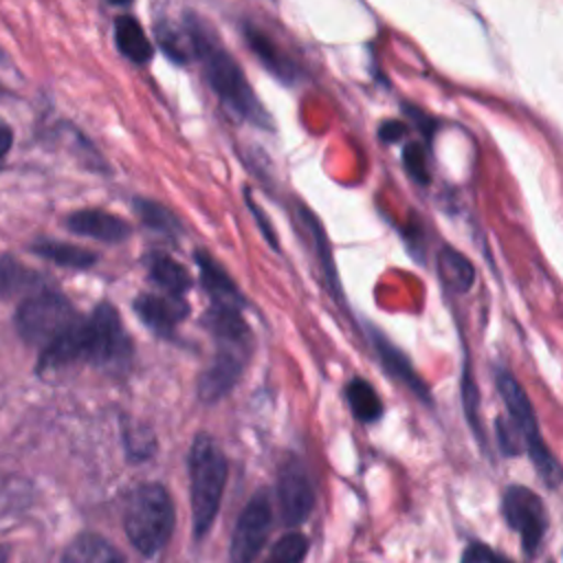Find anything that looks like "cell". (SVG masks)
<instances>
[{
    "instance_id": "obj_1",
    "label": "cell",
    "mask_w": 563,
    "mask_h": 563,
    "mask_svg": "<svg viewBox=\"0 0 563 563\" xmlns=\"http://www.w3.org/2000/svg\"><path fill=\"white\" fill-rule=\"evenodd\" d=\"M75 361H88L103 369L128 365L130 339L112 306H97L88 319H79L64 336L42 350L40 367L57 369Z\"/></svg>"
},
{
    "instance_id": "obj_2",
    "label": "cell",
    "mask_w": 563,
    "mask_h": 563,
    "mask_svg": "<svg viewBox=\"0 0 563 563\" xmlns=\"http://www.w3.org/2000/svg\"><path fill=\"white\" fill-rule=\"evenodd\" d=\"M187 35L191 42L194 53L202 62L205 77L218 99L233 110L238 117L255 123V125H268V114L260 106L257 97L253 95L246 75L242 73L240 64L231 57V53L216 40V35L209 31V26L200 20H189Z\"/></svg>"
},
{
    "instance_id": "obj_3",
    "label": "cell",
    "mask_w": 563,
    "mask_h": 563,
    "mask_svg": "<svg viewBox=\"0 0 563 563\" xmlns=\"http://www.w3.org/2000/svg\"><path fill=\"white\" fill-rule=\"evenodd\" d=\"M495 385H497V391L506 407V413L521 438L523 451L530 455L539 477L550 488H556L559 482L563 479V471L541 435L537 411H534L530 396L526 394V389L521 387L517 376L508 367H501V365L495 367Z\"/></svg>"
},
{
    "instance_id": "obj_4",
    "label": "cell",
    "mask_w": 563,
    "mask_h": 563,
    "mask_svg": "<svg viewBox=\"0 0 563 563\" xmlns=\"http://www.w3.org/2000/svg\"><path fill=\"white\" fill-rule=\"evenodd\" d=\"M189 479L194 532L196 537H202L216 519L227 482V457L220 451L218 442L207 433H200L191 444Z\"/></svg>"
},
{
    "instance_id": "obj_5",
    "label": "cell",
    "mask_w": 563,
    "mask_h": 563,
    "mask_svg": "<svg viewBox=\"0 0 563 563\" xmlns=\"http://www.w3.org/2000/svg\"><path fill=\"white\" fill-rule=\"evenodd\" d=\"M125 532L132 545L145 554H156L172 534L174 504L161 484H141L125 506Z\"/></svg>"
},
{
    "instance_id": "obj_6",
    "label": "cell",
    "mask_w": 563,
    "mask_h": 563,
    "mask_svg": "<svg viewBox=\"0 0 563 563\" xmlns=\"http://www.w3.org/2000/svg\"><path fill=\"white\" fill-rule=\"evenodd\" d=\"M77 321L79 317L68 299L51 290L31 295L26 301H22L15 314V325L22 339L42 350L64 336Z\"/></svg>"
},
{
    "instance_id": "obj_7",
    "label": "cell",
    "mask_w": 563,
    "mask_h": 563,
    "mask_svg": "<svg viewBox=\"0 0 563 563\" xmlns=\"http://www.w3.org/2000/svg\"><path fill=\"white\" fill-rule=\"evenodd\" d=\"M501 515L506 526L519 534L523 554L534 556L548 530V510L543 499L523 484H510L501 495Z\"/></svg>"
},
{
    "instance_id": "obj_8",
    "label": "cell",
    "mask_w": 563,
    "mask_h": 563,
    "mask_svg": "<svg viewBox=\"0 0 563 563\" xmlns=\"http://www.w3.org/2000/svg\"><path fill=\"white\" fill-rule=\"evenodd\" d=\"M271 530V504L264 493L255 495L242 510L229 548L231 563H253Z\"/></svg>"
},
{
    "instance_id": "obj_9",
    "label": "cell",
    "mask_w": 563,
    "mask_h": 563,
    "mask_svg": "<svg viewBox=\"0 0 563 563\" xmlns=\"http://www.w3.org/2000/svg\"><path fill=\"white\" fill-rule=\"evenodd\" d=\"M277 497L282 519L288 526H299L308 519L314 506V490L301 462L288 460L277 475Z\"/></svg>"
},
{
    "instance_id": "obj_10",
    "label": "cell",
    "mask_w": 563,
    "mask_h": 563,
    "mask_svg": "<svg viewBox=\"0 0 563 563\" xmlns=\"http://www.w3.org/2000/svg\"><path fill=\"white\" fill-rule=\"evenodd\" d=\"M218 356L213 365L200 376V398L216 400L231 389L242 372L246 356V336H216Z\"/></svg>"
},
{
    "instance_id": "obj_11",
    "label": "cell",
    "mask_w": 563,
    "mask_h": 563,
    "mask_svg": "<svg viewBox=\"0 0 563 563\" xmlns=\"http://www.w3.org/2000/svg\"><path fill=\"white\" fill-rule=\"evenodd\" d=\"M372 343L374 350L378 354V361L383 365V369L398 380L400 385H405L420 402L431 405V389L427 387V383L420 378V374L413 369L411 361L407 358V354L402 350H398L396 345H391L383 334L372 332Z\"/></svg>"
},
{
    "instance_id": "obj_12",
    "label": "cell",
    "mask_w": 563,
    "mask_h": 563,
    "mask_svg": "<svg viewBox=\"0 0 563 563\" xmlns=\"http://www.w3.org/2000/svg\"><path fill=\"white\" fill-rule=\"evenodd\" d=\"M134 308L139 312V317L158 334H169L176 323L187 314V303L183 301V297L165 292L163 295H154V292H145L141 297H136Z\"/></svg>"
},
{
    "instance_id": "obj_13",
    "label": "cell",
    "mask_w": 563,
    "mask_h": 563,
    "mask_svg": "<svg viewBox=\"0 0 563 563\" xmlns=\"http://www.w3.org/2000/svg\"><path fill=\"white\" fill-rule=\"evenodd\" d=\"M66 227L73 233L97 238V240H103V242H121L130 235V224L123 218L112 216V213L101 211V209L75 211L66 218Z\"/></svg>"
},
{
    "instance_id": "obj_14",
    "label": "cell",
    "mask_w": 563,
    "mask_h": 563,
    "mask_svg": "<svg viewBox=\"0 0 563 563\" xmlns=\"http://www.w3.org/2000/svg\"><path fill=\"white\" fill-rule=\"evenodd\" d=\"M196 262L200 266V277H202V284H205L211 301H213V308L240 312L242 297H240L238 288L233 286V282L229 279V275L207 253H198Z\"/></svg>"
},
{
    "instance_id": "obj_15",
    "label": "cell",
    "mask_w": 563,
    "mask_h": 563,
    "mask_svg": "<svg viewBox=\"0 0 563 563\" xmlns=\"http://www.w3.org/2000/svg\"><path fill=\"white\" fill-rule=\"evenodd\" d=\"M438 277L451 292H468L475 284V266L457 249L444 244L435 255Z\"/></svg>"
},
{
    "instance_id": "obj_16",
    "label": "cell",
    "mask_w": 563,
    "mask_h": 563,
    "mask_svg": "<svg viewBox=\"0 0 563 563\" xmlns=\"http://www.w3.org/2000/svg\"><path fill=\"white\" fill-rule=\"evenodd\" d=\"M244 35H246V42H249V46L253 48V53L260 57V62H262L275 77H279L282 81H295L297 68H295L292 59L286 57L284 51H282L266 33H262V31L255 29V26H246V29H244Z\"/></svg>"
},
{
    "instance_id": "obj_17",
    "label": "cell",
    "mask_w": 563,
    "mask_h": 563,
    "mask_svg": "<svg viewBox=\"0 0 563 563\" xmlns=\"http://www.w3.org/2000/svg\"><path fill=\"white\" fill-rule=\"evenodd\" d=\"M62 563H123V559L103 537L81 534L68 543Z\"/></svg>"
},
{
    "instance_id": "obj_18",
    "label": "cell",
    "mask_w": 563,
    "mask_h": 563,
    "mask_svg": "<svg viewBox=\"0 0 563 563\" xmlns=\"http://www.w3.org/2000/svg\"><path fill=\"white\" fill-rule=\"evenodd\" d=\"M114 42L117 48L134 64H145L152 59V44L143 31V26L130 18L121 15L114 22Z\"/></svg>"
},
{
    "instance_id": "obj_19",
    "label": "cell",
    "mask_w": 563,
    "mask_h": 563,
    "mask_svg": "<svg viewBox=\"0 0 563 563\" xmlns=\"http://www.w3.org/2000/svg\"><path fill=\"white\" fill-rule=\"evenodd\" d=\"M345 400L358 422H376L383 416V400L365 378H352L345 385Z\"/></svg>"
},
{
    "instance_id": "obj_20",
    "label": "cell",
    "mask_w": 563,
    "mask_h": 563,
    "mask_svg": "<svg viewBox=\"0 0 563 563\" xmlns=\"http://www.w3.org/2000/svg\"><path fill=\"white\" fill-rule=\"evenodd\" d=\"M150 277L161 286V290L178 295V297H183V292L189 286L187 271L178 262L167 257V255H152V260H150Z\"/></svg>"
},
{
    "instance_id": "obj_21",
    "label": "cell",
    "mask_w": 563,
    "mask_h": 563,
    "mask_svg": "<svg viewBox=\"0 0 563 563\" xmlns=\"http://www.w3.org/2000/svg\"><path fill=\"white\" fill-rule=\"evenodd\" d=\"M460 396H462V409H464V418L473 431V435L477 438V442L486 449V431L482 424V416H479V389L477 383L471 374L468 363H464L462 367V378H460Z\"/></svg>"
},
{
    "instance_id": "obj_22",
    "label": "cell",
    "mask_w": 563,
    "mask_h": 563,
    "mask_svg": "<svg viewBox=\"0 0 563 563\" xmlns=\"http://www.w3.org/2000/svg\"><path fill=\"white\" fill-rule=\"evenodd\" d=\"M33 251L55 264L70 266V268H86L95 262V255L90 251L73 244H64V242H53V240H42L33 244Z\"/></svg>"
},
{
    "instance_id": "obj_23",
    "label": "cell",
    "mask_w": 563,
    "mask_h": 563,
    "mask_svg": "<svg viewBox=\"0 0 563 563\" xmlns=\"http://www.w3.org/2000/svg\"><path fill=\"white\" fill-rule=\"evenodd\" d=\"M306 552H308L306 537L299 532H290L273 545V552L264 563H301Z\"/></svg>"
},
{
    "instance_id": "obj_24",
    "label": "cell",
    "mask_w": 563,
    "mask_h": 563,
    "mask_svg": "<svg viewBox=\"0 0 563 563\" xmlns=\"http://www.w3.org/2000/svg\"><path fill=\"white\" fill-rule=\"evenodd\" d=\"M136 211L141 216V220L156 229V231H163V233H172L178 229V222L176 218L158 202H152V200H136Z\"/></svg>"
},
{
    "instance_id": "obj_25",
    "label": "cell",
    "mask_w": 563,
    "mask_h": 563,
    "mask_svg": "<svg viewBox=\"0 0 563 563\" xmlns=\"http://www.w3.org/2000/svg\"><path fill=\"white\" fill-rule=\"evenodd\" d=\"M402 165H405V172L411 176V180H416L418 185L429 183V163H427V154H424L422 145H418V143L405 145Z\"/></svg>"
},
{
    "instance_id": "obj_26",
    "label": "cell",
    "mask_w": 563,
    "mask_h": 563,
    "mask_svg": "<svg viewBox=\"0 0 563 563\" xmlns=\"http://www.w3.org/2000/svg\"><path fill=\"white\" fill-rule=\"evenodd\" d=\"M495 429H497V431H495L497 446H499V451H501L504 455H519V453L523 451L521 438H519L515 424L510 422V418H508V420L497 418V420H495Z\"/></svg>"
},
{
    "instance_id": "obj_27",
    "label": "cell",
    "mask_w": 563,
    "mask_h": 563,
    "mask_svg": "<svg viewBox=\"0 0 563 563\" xmlns=\"http://www.w3.org/2000/svg\"><path fill=\"white\" fill-rule=\"evenodd\" d=\"M493 552H495V550H493L490 545H486V543H482V541H471V543L464 548L460 563H488V559H490Z\"/></svg>"
},
{
    "instance_id": "obj_28",
    "label": "cell",
    "mask_w": 563,
    "mask_h": 563,
    "mask_svg": "<svg viewBox=\"0 0 563 563\" xmlns=\"http://www.w3.org/2000/svg\"><path fill=\"white\" fill-rule=\"evenodd\" d=\"M405 132H407V128H405L402 123H398V121H387V123L380 125V132H378V134H380L383 141L394 143V141H398Z\"/></svg>"
},
{
    "instance_id": "obj_29",
    "label": "cell",
    "mask_w": 563,
    "mask_h": 563,
    "mask_svg": "<svg viewBox=\"0 0 563 563\" xmlns=\"http://www.w3.org/2000/svg\"><path fill=\"white\" fill-rule=\"evenodd\" d=\"M11 143H13V132H11V128L4 123V121H0V161L7 156V152L11 150Z\"/></svg>"
},
{
    "instance_id": "obj_30",
    "label": "cell",
    "mask_w": 563,
    "mask_h": 563,
    "mask_svg": "<svg viewBox=\"0 0 563 563\" xmlns=\"http://www.w3.org/2000/svg\"><path fill=\"white\" fill-rule=\"evenodd\" d=\"M488 563H515V561H510V559L501 556L499 552H493V554H490V559H488Z\"/></svg>"
},
{
    "instance_id": "obj_31",
    "label": "cell",
    "mask_w": 563,
    "mask_h": 563,
    "mask_svg": "<svg viewBox=\"0 0 563 563\" xmlns=\"http://www.w3.org/2000/svg\"><path fill=\"white\" fill-rule=\"evenodd\" d=\"M4 282H9V277H7V268L0 264V286H2Z\"/></svg>"
},
{
    "instance_id": "obj_32",
    "label": "cell",
    "mask_w": 563,
    "mask_h": 563,
    "mask_svg": "<svg viewBox=\"0 0 563 563\" xmlns=\"http://www.w3.org/2000/svg\"><path fill=\"white\" fill-rule=\"evenodd\" d=\"M0 563H7V548H0Z\"/></svg>"
},
{
    "instance_id": "obj_33",
    "label": "cell",
    "mask_w": 563,
    "mask_h": 563,
    "mask_svg": "<svg viewBox=\"0 0 563 563\" xmlns=\"http://www.w3.org/2000/svg\"><path fill=\"white\" fill-rule=\"evenodd\" d=\"M110 2H117V4H125V2H130V0H110Z\"/></svg>"
},
{
    "instance_id": "obj_34",
    "label": "cell",
    "mask_w": 563,
    "mask_h": 563,
    "mask_svg": "<svg viewBox=\"0 0 563 563\" xmlns=\"http://www.w3.org/2000/svg\"><path fill=\"white\" fill-rule=\"evenodd\" d=\"M550 563H552V561H550Z\"/></svg>"
}]
</instances>
